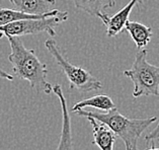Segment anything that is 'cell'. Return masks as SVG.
Masks as SVG:
<instances>
[{"mask_svg": "<svg viewBox=\"0 0 159 150\" xmlns=\"http://www.w3.org/2000/svg\"><path fill=\"white\" fill-rule=\"evenodd\" d=\"M11 52L8 61L12 65V70L18 78L29 81L30 87L37 92L50 94L53 86L48 82V68L37 57L34 50L25 47L19 37H7Z\"/></svg>", "mask_w": 159, "mask_h": 150, "instance_id": "obj_1", "label": "cell"}, {"mask_svg": "<svg viewBox=\"0 0 159 150\" xmlns=\"http://www.w3.org/2000/svg\"><path fill=\"white\" fill-rule=\"evenodd\" d=\"M81 117H91L102 122L123 140L126 150H138V140L140 139L143 132L157 121V117H149L145 119L125 117L118 111L117 107L108 111H92L81 109L74 111Z\"/></svg>", "mask_w": 159, "mask_h": 150, "instance_id": "obj_2", "label": "cell"}, {"mask_svg": "<svg viewBox=\"0 0 159 150\" xmlns=\"http://www.w3.org/2000/svg\"><path fill=\"white\" fill-rule=\"evenodd\" d=\"M146 49L139 50L130 69L124 71V75L134 83L133 98L159 97V67L147 61Z\"/></svg>", "mask_w": 159, "mask_h": 150, "instance_id": "obj_3", "label": "cell"}, {"mask_svg": "<svg viewBox=\"0 0 159 150\" xmlns=\"http://www.w3.org/2000/svg\"><path fill=\"white\" fill-rule=\"evenodd\" d=\"M45 47L47 48L49 53L55 59L57 65L66 75L70 84V90L76 89L81 92H89L99 90L102 87V83L100 82V80L94 77L88 70L69 62L67 58L61 53L59 47L53 39L46 41Z\"/></svg>", "mask_w": 159, "mask_h": 150, "instance_id": "obj_4", "label": "cell"}, {"mask_svg": "<svg viewBox=\"0 0 159 150\" xmlns=\"http://www.w3.org/2000/svg\"><path fill=\"white\" fill-rule=\"evenodd\" d=\"M68 18L67 11H59V13L43 18L21 20L0 25V39L3 37H20L25 34H39L48 33L50 36H56L55 26Z\"/></svg>", "mask_w": 159, "mask_h": 150, "instance_id": "obj_5", "label": "cell"}, {"mask_svg": "<svg viewBox=\"0 0 159 150\" xmlns=\"http://www.w3.org/2000/svg\"><path fill=\"white\" fill-rule=\"evenodd\" d=\"M53 92L59 98L62 111V127L60 140L58 143L56 150H74L73 148V139H72V128H71V118L69 115L67 101L63 93V89L60 84H55L53 86Z\"/></svg>", "mask_w": 159, "mask_h": 150, "instance_id": "obj_6", "label": "cell"}, {"mask_svg": "<svg viewBox=\"0 0 159 150\" xmlns=\"http://www.w3.org/2000/svg\"><path fill=\"white\" fill-rule=\"evenodd\" d=\"M142 0H130L129 3L124 6L123 8L118 11L112 16H110L107 13L102 14L99 20L102 21L104 25H107V36L108 38L116 37L125 29L126 22L129 20L130 13L133 8L138 4H141Z\"/></svg>", "mask_w": 159, "mask_h": 150, "instance_id": "obj_7", "label": "cell"}, {"mask_svg": "<svg viewBox=\"0 0 159 150\" xmlns=\"http://www.w3.org/2000/svg\"><path fill=\"white\" fill-rule=\"evenodd\" d=\"M87 120L92 128L93 143L98 145L100 150H114L117 135L102 122L91 117H88Z\"/></svg>", "mask_w": 159, "mask_h": 150, "instance_id": "obj_8", "label": "cell"}, {"mask_svg": "<svg viewBox=\"0 0 159 150\" xmlns=\"http://www.w3.org/2000/svg\"><path fill=\"white\" fill-rule=\"evenodd\" d=\"M17 10L33 15H45L55 9V0H9Z\"/></svg>", "mask_w": 159, "mask_h": 150, "instance_id": "obj_9", "label": "cell"}, {"mask_svg": "<svg viewBox=\"0 0 159 150\" xmlns=\"http://www.w3.org/2000/svg\"><path fill=\"white\" fill-rule=\"evenodd\" d=\"M125 30L129 33L138 50L145 49L152 38V29L137 21L128 20L126 22Z\"/></svg>", "mask_w": 159, "mask_h": 150, "instance_id": "obj_10", "label": "cell"}, {"mask_svg": "<svg viewBox=\"0 0 159 150\" xmlns=\"http://www.w3.org/2000/svg\"><path fill=\"white\" fill-rule=\"evenodd\" d=\"M76 8L99 18L106 13V9L111 8L116 4V0H72Z\"/></svg>", "mask_w": 159, "mask_h": 150, "instance_id": "obj_11", "label": "cell"}, {"mask_svg": "<svg viewBox=\"0 0 159 150\" xmlns=\"http://www.w3.org/2000/svg\"><path fill=\"white\" fill-rule=\"evenodd\" d=\"M94 107V109H98L99 111H108L112 109H115L116 105L108 95L98 94V95H94V97H91L89 98L82 99V101L75 103L74 107H72L71 111L74 113L76 111L81 110V109H85V107Z\"/></svg>", "mask_w": 159, "mask_h": 150, "instance_id": "obj_12", "label": "cell"}, {"mask_svg": "<svg viewBox=\"0 0 159 150\" xmlns=\"http://www.w3.org/2000/svg\"><path fill=\"white\" fill-rule=\"evenodd\" d=\"M60 10L54 9L52 12L45 15H33L21 12L17 9H10V8H0V25H4L9 22L21 20H32V18H43L46 16H51L59 13Z\"/></svg>", "mask_w": 159, "mask_h": 150, "instance_id": "obj_13", "label": "cell"}, {"mask_svg": "<svg viewBox=\"0 0 159 150\" xmlns=\"http://www.w3.org/2000/svg\"><path fill=\"white\" fill-rule=\"evenodd\" d=\"M159 139V121L157 123L156 127L145 136V140L146 141H154V140H158Z\"/></svg>", "mask_w": 159, "mask_h": 150, "instance_id": "obj_14", "label": "cell"}, {"mask_svg": "<svg viewBox=\"0 0 159 150\" xmlns=\"http://www.w3.org/2000/svg\"><path fill=\"white\" fill-rule=\"evenodd\" d=\"M0 78L2 79H7V80H10V81H12L14 79V77L11 74H8L6 71H4L3 69L0 67Z\"/></svg>", "mask_w": 159, "mask_h": 150, "instance_id": "obj_15", "label": "cell"}, {"mask_svg": "<svg viewBox=\"0 0 159 150\" xmlns=\"http://www.w3.org/2000/svg\"><path fill=\"white\" fill-rule=\"evenodd\" d=\"M147 150H159V147H155V146L152 144V146H151V147H150V148H148Z\"/></svg>", "mask_w": 159, "mask_h": 150, "instance_id": "obj_16", "label": "cell"}]
</instances>
